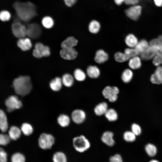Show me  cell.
Wrapping results in <instances>:
<instances>
[{
  "mask_svg": "<svg viewBox=\"0 0 162 162\" xmlns=\"http://www.w3.org/2000/svg\"><path fill=\"white\" fill-rule=\"evenodd\" d=\"M72 120L76 124H81L85 121L86 115L85 112L80 109H76L73 111L71 114Z\"/></svg>",
  "mask_w": 162,
  "mask_h": 162,
  "instance_id": "11",
  "label": "cell"
},
{
  "mask_svg": "<svg viewBox=\"0 0 162 162\" xmlns=\"http://www.w3.org/2000/svg\"><path fill=\"white\" fill-rule=\"evenodd\" d=\"M26 35L29 38L36 39L39 38L42 33L40 26L36 23H28L26 25Z\"/></svg>",
  "mask_w": 162,
  "mask_h": 162,
  "instance_id": "6",
  "label": "cell"
},
{
  "mask_svg": "<svg viewBox=\"0 0 162 162\" xmlns=\"http://www.w3.org/2000/svg\"><path fill=\"white\" fill-rule=\"evenodd\" d=\"M5 104L7 107V111L9 112L20 109L22 106V102L18 97L15 95L9 97L6 100Z\"/></svg>",
  "mask_w": 162,
  "mask_h": 162,
  "instance_id": "9",
  "label": "cell"
},
{
  "mask_svg": "<svg viewBox=\"0 0 162 162\" xmlns=\"http://www.w3.org/2000/svg\"><path fill=\"white\" fill-rule=\"evenodd\" d=\"M153 64L157 67L162 64V55H156L153 58Z\"/></svg>",
  "mask_w": 162,
  "mask_h": 162,
  "instance_id": "44",
  "label": "cell"
},
{
  "mask_svg": "<svg viewBox=\"0 0 162 162\" xmlns=\"http://www.w3.org/2000/svg\"><path fill=\"white\" fill-rule=\"evenodd\" d=\"M21 130L23 134L26 136L31 135L33 132V128L32 125L28 123H23L21 127Z\"/></svg>",
  "mask_w": 162,
  "mask_h": 162,
  "instance_id": "30",
  "label": "cell"
},
{
  "mask_svg": "<svg viewBox=\"0 0 162 162\" xmlns=\"http://www.w3.org/2000/svg\"><path fill=\"white\" fill-rule=\"evenodd\" d=\"M35 49L33 52V56L37 58L43 57H47L50 55V52L49 47L44 45L40 42L36 43L34 46Z\"/></svg>",
  "mask_w": 162,
  "mask_h": 162,
  "instance_id": "8",
  "label": "cell"
},
{
  "mask_svg": "<svg viewBox=\"0 0 162 162\" xmlns=\"http://www.w3.org/2000/svg\"><path fill=\"white\" fill-rule=\"evenodd\" d=\"M100 28V23L98 21L93 20L90 22L88 25V29L90 32L96 34L99 31Z\"/></svg>",
  "mask_w": 162,
  "mask_h": 162,
  "instance_id": "29",
  "label": "cell"
},
{
  "mask_svg": "<svg viewBox=\"0 0 162 162\" xmlns=\"http://www.w3.org/2000/svg\"><path fill=\"white\" fill-rule=\"evenodd\" d=\"M131 131L136 136H138L141 133V128L139 125L136 124H133L131 125Z\"/></svg>",
  "mask_w": 162,
  "mask_h": 162,
  "instance_id": "43",
  "label": "cell"
},
{
  "mask_svg": "<svg viewBox=\"0 0 162 162\" xmlns=\"http://www.w3.org/2000/svg\"><path fill=\"white\" fill-rule=\"evenodd\" d=\"M142 8L140 5L136 4L126 9L125 13L126 15L134 21H137L139 19L141 14Z\"/></svg>",
  "mask_w": 162,
  "mask_h": 162,
  "instance_id": "10",
  "label": "cell"
},
{
  "mask_svg": "<svg viewBox=\"0 0 162 162\" xmlns=\"http://www.w3.org/2000/svg\"><path fill=\"white\" fill-rule=\"evenodd\" d=\"M113 134L110 131H106L102 134L101 137L102 142L105 144L110 147L113 146L115 141L113 139Z\"/></svg>",
  "mask_w": 162,
  "mask_h": 162,
  "instance_id": "13",
  "label": "cell"
},
{
  "mask_svg": "<svg viewBox=\"0 0 162 162\" xmlns=\"http://www.w3.org/2000/svg\"><path fill=\"white\" fill-rule=\"evenodd\" d=\"M145 150L147 154L151 157L154 156L157 152V148L156 147L151 143L148 144L146 145Z\"/></svg>",
  "mask_w": 162,
  "mask_h": 162,
  "instance_id": "33",
  "label": "cell"
},
{
  "mask_svg": "<svg viewBox=\"0 0 162 162\" xmlns=\"http://www.w3.org/2000/svg\"><path fill=\"white\" fill-rule=\"evenodd\" d=\"M77 43V40L74 37L70 36L62 42L61 46L62 49L73 48L76 45Z\"/></svg>",
  "mask_w": 162,
  "mask_h": 162,
  "instance_id": "16",
  "label": "cell"
},
{
  "mask_svg": "<svg viewBox=\"0 0 162 162\" xmlns=\"http://www.w3.org/2000/svg\"><path fill=\"white\" fill-rule=\"evenodd\" d=\"M42 23L43 26L46 28H51L54 24L53 19L49 16L44 17L42 20Z\"/></svg>",
  "mask_w": 162,
  "mask_h": 162,
  "instance_id": "34",
  "label": "cell"
},
{
  "mask_svg": "<svg viewBox=\"0 0 162 162\" xmlns=\"http://www.w3.org/2000/svg\"><path fill=\"white\" fill-rule=\"evenodd\" d=\"M11 18L10 13L7 10H3L0 12V20L2 22L9 21Z\"/></svg>",
  "mask_w": 162,
  "mask_h": 162,
  "instance_id": "40",
  "label": "cell"
},
{
  "mask_svg": "<svg viewBox=\"0 0 162 162\" xmlns=\"http://www.w3.org/2000/svg\"><path fill=\"white\" fill-rule=\"evenodd\" d=\"M72 142L74 149L80 153H82L87 151L91 146L89 141L83 135L74 137Z\"/></svg>",
  "mask_w": 162,
  "mask_h": 162,
  "instance_id": "3",
  "label": "cell"
},
{
  "mask_svg": "<svg viewBox=\"0 0 162 162\" xmlns=\"http://www.w3.org/2000/svg\"><path fill=\"white\" fill-rule=\"evenodd\" d=\"M13 6L17 19L21 21L28 22L37 15L36 7L30 2L16 1Z\"/></svg>",
  "mask_w": 162,
  "mask_h": 162,
  "instance_id": "1",
  "label": "cell"
},
{
  "mask_svg": "<svg viewBox=\"0 0 162 162\" xmlns=\"http://www.w3.org/2000/svg\"><path fill=\"white\" fill-rule=\"evenodd\" d=\"M114 58L116 61L119 62H123L129 59L124 53L121 52H116L114 55Z\"/></svg>",
  "mask_w": 162,
  "mask_h": 162,
  "instance_id": "38",
  "label": "cell"
},
{
  "mask_svg": "<svg viewBox=\"0 0 162 162\" xmlns=\"http://www.w3.org/2000/svg\"><path fill=\"white\" fill-rule=\"evenodd\" d=\"M155 4L157 6H162V0H154Z\"/></svg>",
  "mask_w": 162,
  "mask_h": 162,
  "instance_id": "49",
  "label": "cell"
},
{
  "mask_svg": "<svg viewBox=\"0 0 162 162\" xmlns=\"http://www.w3.org/2000/svg\"><path fill=\"white\" fill-rule=\"evenodd\" d=\"M160 84H162V67L160 66H158L154 73Z\"/></svg>",
  "mask_w": 162,
  "mask_h": 162,
  "instance_id": "42",
  "label": "cell"
},
{
  "mask_svg": "<svg viewBox=\"0 0 162 162\" xmlns=\"http://www.w3.org/2000/svg\"><path fill=\"white\" fill-rule=\"evenodd\" d=\"M149 162H159L158 161L155 160H152L150 161Z\"/></svg>",
  "mask_w": 162,
  "mask_h": 162,
  "instance_id": "52",
  "label": "cell"
},
{
  "mask_svg": "<svg viewBox=\"0 0 162 162\" xmlns=\"http://www.w3.org/2000/svg\"><path fill=\"white\" fill-rule=\"evenodd\" d=\"M77 54V52L74 48L62 49L60 52L61 57L66 60L74 59L76 57Z\"/></svg>",
  "mask_w": 162,
  "mask_h": 162,
  "instance_id": "12",
  "label": "cell"
},
{
  "mask_svg": "<svg viewBox=\"0 0 162 162\" xmlns=\"http://www.w3.org/2000/svg\"><path fill=\"white\" fill-rule=\"evenodd\" d=\"M108 55L103 50L100 49L97 51L94 57V60L98 64H102L107 60Z\"/></svg>",
  "mask_w": 162,
  "mask_h": 162,
  "instance_id": "15",
  "label": "cell"
},
{
  "mask_svg": "<svg viewBox=\"0 0 162 162\" xmlns=\"http://www.w3.org/2000/svg\"><path fill=\"white\" fill-rule=\"evenodd\" d=\"M140 55L141 59L144 61H148L153 59L155 56L150 46Z\"/></svg>",
  "mask_w": 162,
  "mask_h": 162,
  "instance_id": "26",
  "label": "cell"
},
{
  "mask_svg": "<svg viewBox=\"0 0 162 162\" xmlns=\"http://www.w3.org/2000/svg\"><path fill=\"white\" fill-rule=\"evenodd\" d=\"M109 162H123V161L120 154H116L110 157Z\"/></svg>",
  "mask_w": 162,
  "mask_h": 162,
  "instance_id": "45",
  "label": "cell"
},
{
  "mask_svg": "<svg viewBox=\"0 0 162 162\" xmlns=\"http://www.w3.org/2000/svg\"><path fill=\"white\" fill-rule=\"evenodd\" d=\"M65 4L68 7H71L76 2L77 0H63Z\"/></svg>",
  "mask_w": 162,
  "mask_h": 162,
  "instance_id": "47",
  "label": "cell"
},
{
  "mask_svg": "<svg viewBox=\"0 0 162 162\" xmlns=\"http://www.w3.org/2000/svg\"><path fill=\"white\" fill-rule=\"evenodd\" d=\"M0 162H7V153L2 148H0Z\"/></svg>",
  "mask_w": 162,
  "mask_h": 162,
  "instance_id": "46",
  "label": "cell"
},
{
  "mask_svg": "<svg viewBox=\"0 0 162 162\" xmlns=\"http://www.w3.org/2000/svg\"><path fill=\"white\" fill-rule=\"evenodd\" d=\"M21 131L18 127L13 126L11 127L9 130V136L11 140H16L20 136Z\"/></svg>",
  "mask_w": 162,
  "mask_h": 162,
  "instance_id": "17",
  "label": "cell"
},
{
  "mask_svg": "<svg viewBox=\"0 0 162 162\" xmlns=\"http://www.w3.org/2000/svg\"><path fill=\"white\" fill-rule=\"evenodd\" d=\"M123 137L124 139L128 142H134L136 139V135L132 131H125Z\"/></svg>",
  "mask_w": 162,
  "mask_h": 162,
  "instance_id": "39",
  "label": "cell"
},
{
  "mask_svg": "<svg viewBox=\"0 0 162 162\" xmlns=\"http://www.w3.org/2000/svg\"><path fill=\"white\" fill-rule=\"evenodd\" d=\"M125 0H114L115 3L118 5H121L124 2Z\"/></svg>",
  "mask_w": 162,
  "mask_h": 162,
  "instance_id": "50",
  "label": "cell"
},
{
  "mask_svg": "<svg viewBox=\"0 0 162 162\" xmlns=\"http://www.w3.org/2000/svg\"><path fill=\"white\" fill-rule=\"evenodd\" d=\"M124 53L129 59L140 55L139 52L134 48H129L126 49L124 50Z\"/></svg>",
  "mask_w": 162,
  "mask_h": 162,
  "instance_id": "37",
  "label": "cell"
},
{
  "mask_svg": "<svg viewBox=\"0 0 162 162\" xmlns=\"http://www.w3.org/2000/svg\"><path fill=\"white\" fill-rule=\"evenodd\" d=\"M119 92V90L117 87L108 86L104 89L102 93L105 98L110 102H114L117 100Z\"/></svg>",
  "mask_w": 162,
  "mask_h": 162,
  "instance_id": "7",
  "label": "cell"
},
{
  "mask_svg": "<svg viewBox=\"0 0 162 162\" xmlns=\"http://www.w3.org/2000/svg\"><path fill=\"white\" fill-rule=\"evenodd\" d=\"M125 41L126 45L129 48H134L137 45L138 41L134 35L130 34L126 37Z\"/></svg>",
  "mask_w": 162,
  "mask_h": 162,
  "instance_id": "23",
  "label": "cell"
},
{
  "mask_svg": "<svg viewBox=\"0 0 162 162\" xmlns=\"http://www.w3.org/2000/svg\"><path fill=\"white\" fill-rule=\"evenodd\" d=\"M158 38L159 40L162 42V34L159 35Z\"/></svg>",
  "mask_w": 162,
  "mask_h": 162,
  "instance_id": "51",
  "label": "cell"
},
{
  "mask_svg": "<svg viewBox=\"0 0 162 162\" xmlns=\"http://www.w3.org/2000/svg\"><path fill=\"white\" fill-rule=\"evenodd\" d=\"M140 1V0H125L124 2L127 5H133L137 4Z\"/></svg>",
  "mask_w": 162,
  "mask_h": 162,
  "instance_id": "48",
  "label": "cell"
},
{
  "mask_svg": "<svg viewBox=\"0 0 162 162\" xmlns=\"http://www.w3.org/2000/svg\"><path fill=\"white\" fill-rule=\"evenodd\" d=\"M86 72L88 76L92 78H96L100 76L99 69L95 66H89L87 68Z\"/></svg>",
  "mask_w": 162,
  "mask_h": 162,
  "instance_id": "21",
  "label": "cell"
},
{
  "mask_svg": "<svg viewBox=\"0 0 162 162\" xmlns=\"http://www.w3.org/2000/svg\"><path fill=\"white\" fill-rule=\"evenodd\" d=\"M107 103L103 102L97 104L94 107V111L95 114L98 116L104 115L108 108Z\"/></svg>",
  "mask_w": 162,
  "mask_h": 162,
  "instance_id": "18",
  "label": "cell"
},
{
  "mask_svg": "<svg viewBox=\"0 0 162 162\" xmlns=\"http://www.w3.org/2000/svg\"><path fill=\"white\" fill-rule=\"evenodd\" d=\"M104 115L106 118L110 122L115 121L118 118L117 112L112 108L108 109Z\"/></svg>",
  "mask_w": 162,
  "mask_h": 162,
  "instance_id": "28",
  "label": "cell"
},
{
  "mask_svg": "<svg viewBox=\"0 0 162 162\" xmlns=\"http://www.w3.org/2000/svg\"><path fill=\"white\" fill-rule=\"evenodd\" d=\"M10 140L9 135L6 134H0V145H7L10 142Z\"/></svg>",
  "mask_w": 162,
  "mask_h": 162,
  "instance_id": "41",
  "label": "cell"
},
{
  "mask_svg": "<svg viewBox=\"0 0 162 162\" xmlns=\"http://www.w3.org/2000/svg\"><path fill=\"white\" fill-rule=\"evenodd\" d=\"M133 74L132 71L130 69H125L123 72L122 76V79L123 82L128 83L131 80Z\"/></svg>",
  "mask_w": 162,
  "mask_h": 162,
  "instance_id": "32",
  "label": "cell"
},
{
  "mask_svg": "<svg viewBox=\"0 0 162 162\" xmlns=\"http://www.w3.org/2000/svg\"><path fill=\"white\" fill-rule=\"evenodd\" d=\"M13 85L16 94L22 96L28 95L32 89L30 78L28 76H21L15 78Z\"/></svg>",
  "mask_w": 162,
  "mask_h": 162,
  "instance_id": "2",
  "label": "cell"
},
{
  "mask_svg": "<svg viewBox=\"0 0 162 162\" xmlns=\"http://www.w3.org/2000/svg\"><path fill=\"white\" fill-rule=\"evenodd\" d=\"M38 144L42 149L46 150L50 149L55 142V139L51 134L42 133L38 139Z\"/></svg>",
  "mask_w": 162,
  "mask_h": 162,
  "instance_id": "4",
  "label": "cell"
},
{
  "mask_svg": "<svg viewBox=\"0 0 162 162\" xmlns=\"http://www.w3.org/2000/svg\"><path fill=\"white\" fill-rule=\"evenodd\" d=\"M11 162H25L26 158L22 153L16 152L13 154L11 157Z\"/></svg>",
  "mask_w": 162,
  "mask_h": 162,
  "instance_id": "35",
  "label": "cell"
},
{
  "mask_svg": "<svg viewBox=\"0 0 162 162\" xmlns=\"http://www.w3.org/2000/svg\"><path fill=\"white\" fill-rule=\"evenodd\" d=\"M19 20H15L11 25L13 34L16 37L20 38L26 36V26Z\"/></svg>",
  "mask_w": 162,
  "mask_h": 162,
  "instance_id": "5",
  "label": "cell"
},
{
  "mask_svg": "<svg viewBox=\"0 0 162 162\" xmlns=\"http://www.w3.org/2000/svg\"><path fill=\"white\" fill-rule=\"evenodd\" d=\"M129 60L128 65L131 69L136 70L141 67L142 65L141 58L138 56L131 58Z\"/></svg>",
  "mask_w": 162,
  "mask_h": 162,
  "instance_id": "20",
  "label": "cell"
},
{
  "mask_svg": "<svg viewBox=\"0 0 162 162\" xmlns=\"http://www.w3.org/2000/svg\"><path fill=\"white\" fill-rule=\"evenodd\" d=\"M58 124L62 127L68 126L70 123V119L68 115L62 114L60 115L57 118Z\"/></svg>",
  "mask_w": 162,
  "mask_h": 162,
  "instance_id": "24",
  "label": "cell"
},
{
  "mask_svg": "<svg viewBox=\"0 0 162 162\" xmlns=\"http://www.w3.org/2000/svg\"><path fill=\"white\" fill-rule=\"evenodd\" d=\"M149 46V44L145 39H143L138 41L134 48L140 54Z\"/></svg>",
  "mask_w": 162,
  "mask_h": 162,
  "instance_id": "25",
  "label": "cell"
},
{
  "mask_svg": "<svg viewBox=\"0 0 162 162\" xmlns=\"http://www.w3.org/2000/svg\"><path fill=\"white\" fill-rule=\"evenodd\" d=\"M62 84V79L60 77H56L51 81L50 86L52 90L57 92L61 89Z\"/></svg>",
  "mask_w": 162,
  "mask_h": 162,
  "instance_id": "19",
  "label": "cell"
},
{
  "mask_svg": "<svg viewBox=\"0 0 162 162\" xmlns=\"http://www.w3.org/2000/svg\"><path fill=\"white\" fill-rule=\"evenodd\" d=\"M17 45L21 50L24 51L30 50L32 46L31 41L28 38H19L17 43Z\"/></svg>",
  "mask_w": 162,
  "mask_h": 162,
  "instance_id": "14",
  "label": "cell"
},
{
  "mask_svg": "<svg viewBox=\"0 0 162 162\" xmlns=\"http://www.w3.org/2000/svg\"><path fill=\"white\" fill-rule=\"evenodd\" d=\"M53 162H67V158L65 154L62 152L54 153L52 157Z\"/></svg>",
  "mask_w": 162,
  "mask_h": 162,
  "instance_id": "27",
  "label": "cell"
},
{
  "mask_svg": "<svg viewBox=\"0 0 162 162\" xmlns=\"http://www.w3.org/2000/svg\"><path fill=\"white\" fill-rule=\"evenodd\" d=\"M62 80V84L67 87L71 86L74 82V79L73 76L68 74L64 75Z\"/></svg>",
  "mask_w": 162,
  "mask_h": 162,
  "instance_id": "31",
  "label": "cell"
},
{
  "mask_svg": "<svg viewBox=\"0 0 162 162\" xmlns=\"http://www.w3.org/2000/svg\"><path fill=\"white\" fill-rule=\"evenodd\" d=\"M8 128V124L6 116L4 112L0 110V129L2 132L7 131Z\"/></svg>",
  "mask_w": 162,
  "mask_h": 162,
  "instance_id": "22",
  "label": "cell"
},
{
  "mask_svg": "<svg viewBox=\"0 0 162 162\" xmlns=\"http://www.w3.org/2000/svg\"><path fill=\"white\" fill-rule=\"evenodd\" d=\"M74 75L75 79L79 81H84L86 78L85 73L81 70L77 69L75 70Z\"/></svg>",
  "mask_w": 162,
  "mask_h": 162,
  "instance_id": "36",
  "label": "cell"
}]
</instances>
